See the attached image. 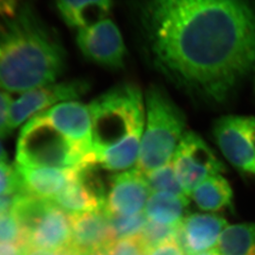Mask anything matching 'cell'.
<instances>
[{"label": "cell", "mask_w": 255, "mask_h": 255, "mask_svg": "<svg viewBox=\"0 0 255 255\" xmlns=\"http://www.w3.org/2000/svg\"><path fill=\"white\" fill-rule=\"evenodd\" d=\"M142 50L195 101L221 105L255 67V0H132Z\"/></svg>", "instance_id": "1"}, {"label": "cell", "mask_w": 255, "mask_h": 255, "mask_svg": "<svg viewBox=\"0 0 255 255\" xmlns=\"http://www.w3.org/2000/svg\"><path fill=\"white\" fill-rule=\"evenodd\" d=\"M65 65L61 40L30 0L0 22V90L23 94L54 83Z\"/></svg>", "instance_id": "2"}, {"label": "cell", "mask_w": 255, "mask_h": 255, "mask_svg": "<svg viewBox=\"0 0 255 255\" xmlns=\"http://www.w3.org/2000/svg\"><path fill=\"white\" fill-rule=\"evenodd\" d=\"M88 107L97 164L112 171H123L136 164L146 121L140 88L128 82L119 84Z\"/></svg>", "instance_id": "3"}, {"label": "cell", "mask_w": 255, "mask_h": 255, "mask_svg": "<svg viewBox=\"0 0 255 255\" xmlns=\"http://www.w3.org/2000/svg\"><path fill=\"white\" fill-rule=\"evenodd\" d=\"M145 103L146 121L136 163L144 174L169 164L186 132L184 113L164 88L150 85Z\"/></svg>", "instance_id": "4"}, {"label": "cell", "mask_w": 255, "mask_h": 255, "mask_svg": "<svg viewBox=\"0 0 255 255\" xmlns=\"http://www.w3.org/2000/svg\"><path fill=\"white\" fill-rule=\"evenodd\" d=\"M16 164L30 167L82 168L97 164L88 154L40 116L22 128L16 148Z\"/></svg>", "instance_id": "5"}, {"label": "cell", "mask_w": 255, "mask_h": 255, "mask_svg": "<svg viewBox=\"0 0 255 255\" xmlns=\"http://www.w3.org/2000/svg\"><path fill=\"white\" fill-rule=\"evenodd\" d=\"M11 213L24 232L25 249L57 251L71 246L69 214L53 201L19 193Z\"/></svg>", "instance_id": "6"}, {"label": "cell", "mask_w": 255, "mask_h": 255, "mask_svg": "<svg viewBox=\"0 0 255 255\" xmlns=\"http://www.w3.org/2000/svg\"><path fill=\"white\" fill-rule=\"evenodd\" d=\"M174 168L186 196L212 176L222 173L224 164L197 133L186 131L174 155Z\"/></svg>", "instance_id": "7"}, {"label": "cell", "mask_w": 255, "mask_h": 255, "mask_svg": "<svg viewBox=\"0 0 255 255\" xmlns=\"http://www.w3.org/2000/svg\"><path fill=\"white\" fill-rule=\"evenodd\" d=\"M219 149L239 170L255 174V118L225 116L214 126Z\"/></svg>", "instance_id": "8"}, {"label": "cell", "mask_w": 255, "mask_h": 255, "mask_svg": "<svg viewBox=\"0 0 255 255\" xmlns=\"http://www.w3.org/2000/svg\"><path fill=\"white\" fill-rule=\"evenodd\" d=\"M90 89L85 80L54 82L21 94L9 111V126L13 130L46 110L65 101H76Z\"/></svg>", "instance_id": "9"}, {"label": "cell", "mask_w": 255, "mask_h": 255, "mask_svg": "<svg viewBox=\"0 0 255 255\" xmlns=\"http://www.w3.org/2000/svg\"><path fill=\"white\" fill-rule=\"evenodd\" d=\"M76 39L82 54L92 63L116 70L124 66L126 46L111 19L79 29Z\"/></svg>", "instance_id": "10"}, {"label": "cell", "mask_w": 255, "mask_h": 255, "mask_svg": "<svg viewBox=\"0 0 255 255\" xmlns=\"http://www.w3.org/2000/svg\"><path fill=\"white\" fill-rule=\"evenodd\" d=\"M150 191L145 175L137 168L116 174L111 178L104 210L118 216L142 213Z\"/></svg>", "instance_id": "11"}, {"label": "cell", "mask_w": 255, "mask_h": 255, "mask_svg": "<svg viewBox=\"0 0 255 255\" xmlns=\"http://www.w3.org/2000/svg\"><path fill=\"white\" fill-rule=\"evenodd\" d=\"M106 193L94 165L79 169L77 177L52 201L68 214L95 212L105 208Z\"/></svg>", "instance_id": "12"}, {"label": "cell", "mask_w": 255, "mask_h": 255, "mask_svg": "<svg viewBox=\"0 0 255 255\" xmlns=\"http://www.w3.org/2000/svg\"><path fill=\"white\" fill-rule=\"evenodd\" d=\"M38 116L82 147L85 152L95 156L91 115L87 105L79 101H65Z\"/></svg>", "instance_id": "13"}, {"label": "cell", "mask_w": 255, "mask_h": 255, "mask_svg": "<svg viewBox=\"0 0 255 255\" xmlns=\"http://www.w3.org/2000/svg\"><path fill=\"white\" fill-rule=\"evenodd\" d=\"M69 218L72 232L71 246L82 255L103 252L117 240L104 209L69 214Z\"/></svg>", "instance_id": "14"}, {"label": "cell", "mask_w": 255, "mask_h": 255, "mask_svg": "<svg viewBox=\"0 0 255 255\" xmlns=\"http://www.w3.org/2000/svg\"><path fill=\"white\" fill-rule=\"evenodd\" d=\"M228 226L224 218L215 214H193L179 226L176 240L186 255L214 250L222 232Z\"/></svg>", "instance_id": "15"}, {"label": "cell", "mask_w": 255, "mask_h": 255, "mask_svg": "<svg viewBox=\"0 0 255 255\" xmlns=\"http://www.w3.org/2000/svg\"><path fill=\"white\" fill-rule=\"evenodd\" d=\"M23 191L52 201L77 177L80 168L30 167L14 164Z\"/></svg>", "instance_id": "16"}, {"label": "cell", "mask_w": 255, "mask_h": 255, "mask_svg": "<svg viewBox=\"0 0 255 255\" xmlns=\"http://www.w3.org/2000/svg\"><path fill=\"white\" fill-rule=\"evenodd\" d=\"M56 6L64 23L79 30L107 18L113 0H56Z\"/></svg>", "instance_id": "17"}, {"label": "cell", "mask_w": 255, "mask_h": 255, "mask_svg": "<svg viewBox=\"0 0 255 255\" xmlns=\"http://www.w3.org/2000/svg\"><path fill=\"white\" fill-rule=\"evenodd\" d=\"M189 201L169 193H152L146 201L144 214L146 219L159 224L177 227L185 219Z\"/></svg>", "instance_id": "18"}, {"label": "cell", "mask_w": 255, "mask_h": 255, "mask_svg": "<svg viewBox=\"0 0 255 255\" xmlns=\"http://www.w3.org/2000/svg\"><path fill=\"white\" fill-rule=\"evenodd\" d=\"M191 195L196 204L204 211L218 212L233 205L232 188L220 174L201 182Z\"/></svg>", "instance_id": "19"}, {"label": "cell", "mask_w": 255, "mask_h": 255, "mask_svg": "<svg viewBox=\"0 0 255 255\" xmlns=\"http://www.w3.org/2000/svg\"><path fill=\"white\" fill-rule=\"evenodd\" d=\"M215 250L219 255H255V223L227 226Z\"/></svg>", "instance_id": "20"}, {"label": "cell", "mask_w": 255, "mask_h": 255, "mask_svg": "<svg viewBox=\"0 0 255 255\" xmlns=\"http://www.w3.org/2000/svg\"><path fill=\"white\" fill-rule=\"evenodd\" d=\"M144 175L150 190L154 193H169L180 197H188L178 181L173 163Z\"/></svg>", "instance_id": "21"}, {"label": "cell", "mask_w": 255, "mask_h": 255, "mask_svg": "<svg viewBox=\"0 0 255 255\" xmlns=\"http://www.w3.org/2000/svg\"><path fill=\"white\" fill-rule=\"evenodd\" d=\"M179 226H167L147 220L138 237L140 238L147 253L156 247L175 239Z\"/></svg>", "instance_id": "22"}, {"label": "cell", "mask_w": 255, "mask_h": 255, "mask_svg": "<svg viewBox=\"0 0 255 255\" xmlns=\"http://www.w3.org/2000/svg\"><path fill=\"white\" fill-rule=\"evenodd\" d=\"M107 215L109 217L110 223L117 240L138 237L147 221L144 213H139L131 216Z\"/></svg>", "instance_id": "23"}, {"label": "cell", "mask_w": 255, "mask_h": 255, "mask_svg": "<svg viewBox=\"0 0 255 255\" xmlns=\"http://www.w3.org/2000/svg\"><path fill=\"white\" fill-rule=\"evenodd\" d=\"M0 243L26 247L24 232L12 213L0 214Z\"/></svg>", "instance_id": "24"}, {"label": "cell", "mask_w": 255, "mask_h": 255, "mask_svg": "<svg viewBox=\"0 0 255 255\" xmlns=\"http://www.w3.org/2000/svg\"><path fill=\"white\" fill-rule=\"evenodd\" d=\"M104 255H146V251L138 237L114 241L103 251Z\"/></svg>", "instance_id": "25"}, {"label": "cell", "mask_w": 255, "mask_h": 255, "mask_svg": "<svg viewBox=\"0 0 255 255\" xmlns=\"http://www.w3.org/2000/svg\"><path fill=\"white\" fill-rule=\"evenodd\" d=\"M23 192L22 183L15 167L0 162V196Z\"/></svg>", "instance_id": "26"}, {"label": "cell", "mask_w": 255, "mask_h": 255, "mask_svg": "<svg viewBox=\"0 0 255 255\" xmlns=\"http://www.w3.org/2000/svg\"><path fill=\"white\" fill-rule=\"evenodd\" d=\"M12 102L8 92L0 90V139L8 136L12 130L9 126V111Z\"/></svg>", "instance_id": "27"}, {"label": "cell", "mask_w": 255, "mask_h": 255, "mask_svg": "<svg viewBox=\"0 0 255 255\" xmlns=\"http://www.w3.org/2000/svg\"><path fill=\"white\" fill-rule=\"evenodd\" d=\"M146 255H186L176 238L148 251Z\"/></svg>", "instance_id": "28"}, {"label": "cell", "mask_w": 255, "mask_h": 255, "mask_svg": "<svg viewBox=\"0 0 255 255\" xmlns=\"http://www.w3.org/2000/svg\"><path fill=\"white\" fill-rule=\"evenodd\" d=\"M27 1L29 0H0V22L15 15Z\"/></svg>", "instance_id": "29"}, {"label": "cell", "mask_w": 255, "mask_h": 255, "mask_svg": "<svg viewBox=\"0 0 255 255\" xmlns=\"http://www.w3.org/2000/svg\"><path fill=\"white\" fill-rule=\"evenodd\" d=\"M23 255H82L73 247L70 246L63 250L49 251L41 249H25Z\"/></svg>", "instance_id": "30"}, {"label": "cell", "mask_w": 255, "mask_h": 255, "mask_svg": "<svg viewBox=\"0 0 255 255\" xmlns=\"http://www.w3.org/2000/svg\"><path fill=\"white\" fill-rule=\"evenodd\" d=\"M18 194L19 193L0 196V214L11 213Z\"/></svg>", "instance_id": "31"}, {"label": "cell", "mask_w": 255, "mask_h": 255, "mask_svg": "<svg viewBox=\"0 0 255 255\" xmlns=\"http://www.w3.org/2000/svg\"><path fill=\"white\" fill-rule=\"evenodd\" d=\"M24 249L18 245L0 243V255H23Z\"/></svg>", "instance_id": "32"}, {"label": "cell", "mask_w": 255, "mask_h": 255, "mask_svg": "<svg viewBox=\"0 0 255 255\" xmlns=\"http://www.w3.org/2000/svg\"><path fill=\"white\" fill-rule=\"evenodd\" d=\"M0 162H3V163L8 162V155H7L6 150L4 149V147L2 146L1 142H0Z\"/></svg>", "instance_id": "33"}, {"label": "cell", "mask_w": 255, "mask_h": 255, "mask_svg": "<svg viewBox=\"0 0 255 255\" xmlns=\"http://www.w3.org/2000/svg\"><path fill=\"white\" fill-rule=\"evenodd\" d=\"M219 255V254L214 249V250H210V251H207V252L201 253V254H198V255Z\"/></svg>", "instance_id": "34"}, {"label": "cell", "mask_w": 255, "mask_h": 255, "mask_svg": "<svg viewBox=\"0 0 255 255\" xmlns=\"http://www.w3.org/2000/svg\"><path fill=\"white\" fill-rule=\"evenodd\" d=\"M104 255V254H103V252H100V253H97V254H94V255Z\"/></svg>", "instance_id": "35"}]
</instances>
